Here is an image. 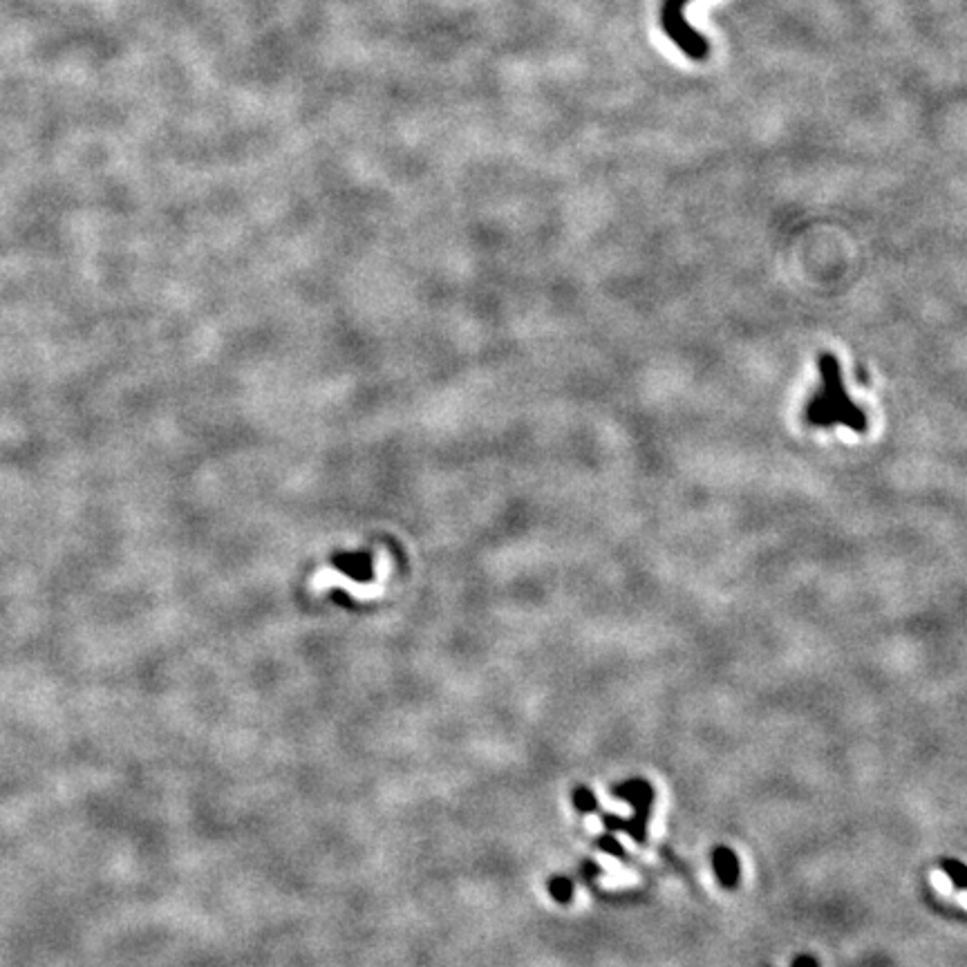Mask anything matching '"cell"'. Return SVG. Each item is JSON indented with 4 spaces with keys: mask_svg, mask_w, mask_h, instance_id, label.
Returning a JSON list of instances; mask_svg holds the SVG:
<instances>
[{
    "mask_svg": "<svg viewBox=\"0 0 967 967\" xmlns=\"http://www.w3.org/2000/svg\"><path fill=\"white\" fill-rule=\"evenodd\" d=\"M820 388L804 406V424L811 428L847 426L853 433L865 435L869 428L867 412L851 401L842 381V368L838 356L831 352L818 354Z\"/></svg>",
    "mask_w": 967,
    "mask_h": 967,
    "instance_id": "1",
    "label": "cell"
},
{
    "mask_svg": "<svg viewBox=\"0 0 967 967\" xmlns=\"http://www.w3.org/2000/svg\"><path fill=\"white\" fill-rule=\"evenodd\" d=\"M690 0H661V27L668 39L692 61H706L710 43L706 36L685 21V7Z\"/></svg>",
    "mask_w": 967,
    "mask_h": 967,
    "instance_id": "2",
    "label": "cell"
},
{
    "mask_svg": "<svg viewBox=\"0 0 967 967\" xmlns=\"http://www.w3.org/2000/svg\"><path fill=\"white\" fill-rule=\"evenodd\" d=\"M614 793L618 797H623V800L632 802L634 809H636V815L632 820H618V818H614V815H609V818H605L607 826H612V829H623V831L632 835L636 842L645 844V840H647V818H650V809H652V802H654L652 786L643 782V779H632V782L618 786Z\"/></svg>",
    "mask_w": 967,
    "mask_h": 967,
    "instance_id": "3",
    "label": "cell"
},
{
    "mask_svg": "<svg viewBox=\"0 0 967 967\" xmlns=\"http://www.w3.org/2000/svg\"><path fill=\"white\" fill-rule=\"evenodd\" d=\"M712 869L724 889H735L739 885V858L732 849L717 847L712 851Z\"/></svg>",
    "mask_w": 967,
    "mask_h": 967,
    "instance_id": "4",
    "label": "cell"
},
{
    "mask_svg": "<svg viewBox=\"0 0 967 967\" xmlns=\"http://www.w3.org/2000/svg\"><path fill=\"white\" fill-rule=\"evenodd\" d=\"M941 869L945 871V876L950 878V882L956 889L967 891V867L963 865V862L954 860V858H945L941 862Z\"/></svg>",
    "mask_w": 967,
    "mask_h": 967,
    "instance_id": "5",
    "label": "cell"
},
{
    "mask_svg": "<svg viewBox=\"0 0 967 967\" xmlns=\"http://www.w3.org/2000/svg\"><path fill=\"white\" fill-rule=\"evenodd\" d=\"M576 804H578V809H582V811H594L596 809L594 795H591L589 791H585V788H580V791H576Z\"/></svg>",
    "mask_w": 967,
    "mask_h": 967,
    "instance_id": "6",
    "label": "cell"
},
{
    "mask_svg": "<svg viewBox=\"0 0 967 967\" xmlns=\"http://www.w3.org/2000/svg\"><path fill=\"white\" fill-rule=\"evenodd\" d=\"M600 847H603L609 853H614V856H621V858L625 856L623 847H621V844H616L614 838H603V840H600Z\"/></svg>",
    "mask_w": 967,
    "mask_h": 967,
    "instance_id": "7",
    "label": "cell"
},
{
    "mask_svg": "<svg viewBox=\"0 0 967 967\" xmlns=\"http://www.w3.org/2000/svg\"><path fill=\"white\" fill-rule=\"evenodd\" d=\"M553 891H556V896H558L560 900H569V896H571V885H569L567 880H560V882H558V887L553 889Z\"/></svg>",
    "mask_w": 967,
    "mask_h": 967,
    "instance_id": "8",
    "label": "cell"
},
{
    "mask_svg": "<svg viewBox=\"0 0 967 967\" xmlns=\"http://www.w3.org/2000/svg\"><path fill=\"white\" fill-rule=\"evenodd\" d=\"M793 967H820V963L815 961L813 956H800V959L793 963Z\"/></svg>",
    "mask_w": 967,
    "mask_h": 967,
    "instance_id": "9",
    "label": "cell"
},
{
    "mask_svg": "<svg viewBox=\"0 0 967 967\" xmlns=\"http://www.w3.org/2000/svg\"><path fill=\"white\" fill-rule=\"evenodd\" d=\"M856 381L862 386H869V374L865 370V365H856Z\"/></svg>",
    "mask_w": 967,
    "mask_h": 967,
    "instance_id": "10",
    "label": "cell"
}]
</instances>
